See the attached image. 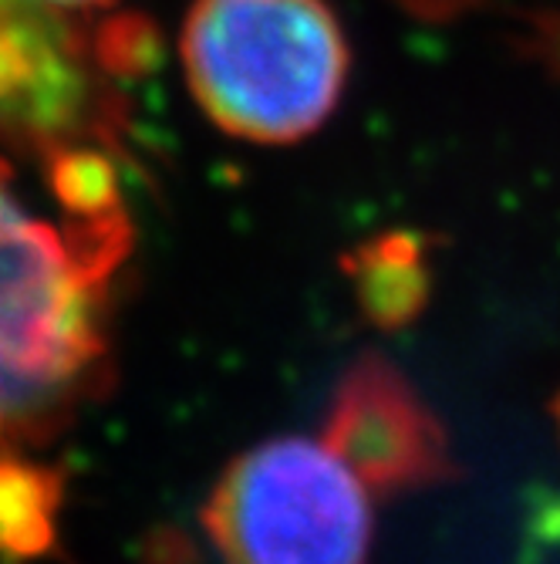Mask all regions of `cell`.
<instances>
[{
  "instance_id": "1",
  "label": "cell",
  "mask_w": 560,
  "mask_h": 564,
  "mask_svg": "<svg viewBox=\"0 0 560 564\" xmlns=\"http://www.w3.org/2000/svg\"><path fill=\"white\" fill-rule=\"evenodd\" d=\"M129 243V217L31 210L0 160V440L41 443L106 392L109 284Z\"/></svg>"
},
{
  "instance_id": "2",
  "label": "cell",
  "mask_w": 560,
  "mask_h": 564,
  "mask_svg": "<svg viewBox=\"0 0 560 564\" xmlns=\"http://www.w3.org/2000/svg\"><path fill=\"white\" fill-rule=\"evenodd\" d=\"M183 68L223 132L294 142L331 116L348 47L321 0H196L183 28Z\"/></svg>"
},
{
  "instance_id": "3",
  "label": "cell",
  "mask_w": 560,
  "mask_h": 564,
  "mask_svg": "<svg viewBox=\"0 0 560 564\" xmlns=\"http://www.w3.org/2000/svg\"><path fill=\"white\" fill-rule=\"evenodd\" d=\"M202 528L223 564H369L372 490L325 440L281 436L220 474Z\"/></svg>"
},
{
  "instance_id": "4",
  "label": "cell",
  "mask_w": 560,
  "mask_h": 564,
  "mask_svg": "<svg viewBox=\"0 0 560 564\" xmlns=\"http://www.w3.org/2000/svg\"><path fill=\"white\" fill-rule=\"evenodd\" d=\"M321 440L372 497L426 490L452 477L446 433L422 395L382 355L359 358L338 382Z\"/></svg>"
},
{
  "instance_id": "5",
  "label": "cell",
  "mask_w": 560,
  "mask_h": 564,
  "mask_svg": "<svg viewBox=\"0 0 560 564\" xmlns=\"http://www.w3.org/2000/svg\"><path fill=\"white\" fill-rule=\"evenodd\" d=\"M65 474L37 464L18 443H0V557L34 561L55 551Z\"/></svg>"
},
{
  "instance_id": "6",
  "label": "cell",
  "mask_w": 560,
  "mask_h": 564,
  "mask_svg": "<svg viewBox=\"0 0 560 564\" xmlns=\"http://www.w3.org/2000/svg\"><path fill=\"white\" fill-rule=\"evenodd\" d=\"M348 268L369 318L385 328L405 325L426 301V268L405 240L369 247Z\"/></svg>"
},
{
  "instance_id": "7",
  "label": "cell",
  "mask_w": 560,
  "mask_h": 564,
  "mask_svg": "<svg viewBox=\"0 0 560 564\" xmlns=\"http://www.w3.org/2000/svg\"><path fill=\"white\" fill-rule=\"evenodd\" d=\"M44 8H91V4H106V0H37Z\"/></svg>"
},
{
  "instance_id": "8",
  "label": "cell",
  "mask_w": 560,
  "mask_h": 564,
  "mask_svg": "<svg viewBox=\"0 0 560 564\" xmlns=\"http://www.w3.org/2000/svg\"><path fill=\"white\" fill-rule=\"evenodd\" d=\"M14 4H18V0H0V18H4Z\"/></svg>"
},
{
  "instance_id": "9",
  "label": "cell",
  "mask_w": 560,
  "mask_h": 564,
  "mask_svg": "<svg viewBox=\"0 0 560 564\" xmlns=\"http://www.w3.org/2000/svg\"><path fill=\"white\" fill-rule=\"evenodd\" d=\"M557 416H560V402H557Z\"/></svg>"
}]
</instances>
